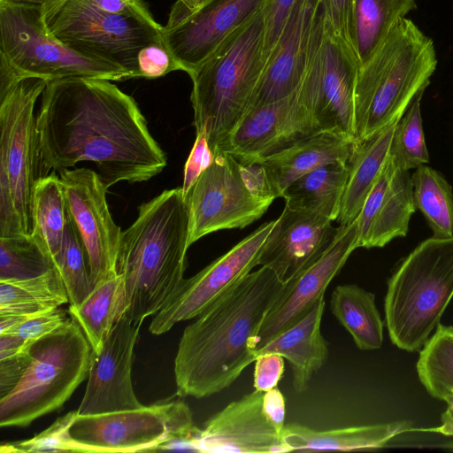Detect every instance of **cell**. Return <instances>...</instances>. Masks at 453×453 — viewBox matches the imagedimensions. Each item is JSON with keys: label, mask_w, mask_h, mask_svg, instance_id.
Returning a JSON list of instances; mask_svg holds the SVG:
<instances>
[{"label": "cell", "mask_w": 453, "mask_h": 453, "mask_svg": "<svg viewBox=\"0 0 453 453\" xmlns=\"http://www.w3.org/2000/svg\"><path fill=\"white\" fill-rule=\"evenodd\" d=\"M111 81L66 77L47 82L36 116L44 175L91 161L108 188L149 180L165 167L166 156L135 100Z\"/></svg>", "instance_id": "1"}, {"label": "cell", "mask_w": 453, "mask_h": 453, "mask_svg": "<svg viewBox=\"0 0 453 453\" xmlns=\"http://www.w3.org/2000/svg\"><path fill=\"white\" fill-rule=\"evenodd\" d=\"M284 284L273 270L260 266L186 326L174 359L180 397L219 393L255 362L249 342Z\"/></svg>", "instance_id": "2"}, {"label": "cell", "mask_w": 453, "mask_h": 453, "mask_svg": "<svg viewBox=\"0 0 453 453\" xmlns=\"http://www.w3.org/2000/svg\"><path fill=\"white\" fill-rule=\"evenodd\" d=\"M189 237L181 188L167 189L138 208L122 231L116 271L126 288V316L134 324L154 316L182 282Z\"/></svg>", "instance_id": "3"}, {"label": "cell", "mask_w": 453, "mask_h": 453, "mask_svg": "<svg viewBox=\"0 0 453 453\" xmlns=\"http://www.w3.org/2000/svg\"><path fill=\"white\" fill-rule=\"evenodd\" d=\"M265 8L235 28L189 75L194 127L214 152L247 112L265 66Z\"/></svg>", "instance_id": "4"}, {"label": "cell", "mask_w": 453, "mask_h": 453, "mask_svg": "<svg viewBox=\"0 0 453 453\" xmlns=\"http://www.w3.org/2000/svg\"><path fill=\"white\" fill-rule=\"evenodd\" d=\"M437 65L433 40L404 18L359 69L355 88V131L366 140L399 120L430 83Z\"/></svg>", "instance_id": "5"}, {"label": "cell", "mask_w": 453, "mask_h": 453, "mask_svg": "<svg viewBox=\"0 0 453 453\" xmlns=\"http://www.w3.org/2000/svg\"><path fill=\"white\" fill-rule=\"evenodd\" d=\"M453 297V236H431L402 259L388 280L384 311L390 340L420 350Z\"/></svg>", "instance_id": "6"}, {"label": "cell", "mask_w": 453, "mask_h": 453, "mask_svg": "<svg viewBox=\"0 0 453 453\" xmlns=\"http://www.w3.org/2000/svg\"><path fill=\"white\" fill-rule=\"evenodd\" d=\"M48 81L27 76L0 92V237L33 231L34 188L45 176L35 106Z\"/></svg>", "instance_id": "7"}, {"label": "cell", "mask_w": 453, "mask_h": 453, "mask_svg": "<svg viewBox=\"0 0 453 453\" xmlns=\"http://www.w3.org/2000/svg\"><path fill=\"white\" fill-rule=\"evenodd\" d=\"M17 386L0 399V426L24 427L60 408L88 376L92 347L78 321L35 341Z\"/></svg>", "instance_id": "8"}, {"label": "cell", "mask_w": 453, "mask_h": 453, "mask_svg": "<svg viewBox=\"0 0 453 453\" xmlns=\"http://www.w3.org/2000/svg\"><path fill=\"white\" fill-rule=\"evenodd\" d=\"M50 31L73 50L141 77L138 55L151 44H164L163 27L139 0L126 13L104 12L88 0H69L45 14Z\"/></svg>", "instance_id": "9"}, {"label": "cell", "mask_w": 453, "mask_h": 453, "mask_svg": "<svg viewBox=\"0 0 453 453\" xmlns=\"http://www.w3.org/2000/svg\"><path fill=\"white\" fill-rule=\"evenodd\" d=\"M0 56L23 77L111 81L134 78L125 69L88 58L65 45L50 31L40 5L12 0H0Z\"/></svg>", "instance_id": "10"}, {"label": "cell", "mask_w": 453, "mask_h": 453, "mask_svg": "<svg viewBox=\"0 0 453 453\" xmlns=\"http://www.w3.org/2000/svg\"><path fill=\"white\" fill-rule=\"evenodd\" d=\"M200 431L190 408L180 399L138 409L79 414L69 430L87 453L153 451L163 441L167 450H190Z\"/></svg>", "instance_id": "11"}, {"label": "cell", "mask_w": 453, "mask_h": 453, "mask_svg": "<svg viewBox=\"0 0 453 453\" xmlns=\"http://www.w3.org/2000/svg\"><path fill=\"white\" fill-rule=\"evenodd\" d=\"M361 64L328 23L321 1L314 17L309 60L296 90L322 130L356 137L355 88Z\"/></svg>", "instance_id": "12"}, {"label": "cell", "mask_w": 453, "mask_h": 453, "mask_svg": "<svg viewBox=\"0 0 453 453\" xmlns=\"http://www.w3.org/2000/svg\"><path fill=\"white\" fill-rule=\"evenodd\" d=\"M273 198L254 196L245 186L236 158L217 150L185 201L189 218L188 246L224 229H242L259 219Z\"/></svg>", "instance_id": "13"}, {"label": "cell", "mask_w": 453, "mask_h": 453, "mask_svg": "<svg viewBox=\"0 0 453 453\" xmlns=\"http://www.w3.org/2000/svg\"><path fill=\"white\" fill-rule=\"evenodd\" d=\"M276 219L262 224L199 273L183 279L163 308L151 319L150 332L159 335L175 324L196 318L234 288L258 265Z\"/></svg>", "instance_id": "14"}, {"label": "cell", "mask_w": 453, "mask_h": 453, "mask_svg": "<svg viewBox=\"0 0 453 453\" xmlns=\"http://www.w3.org/2000/svg\"><path fill=\"white\" fill-rule=\"evenodd\" d=\"M341 228L331 244L312 263L285 282L278 297L265 314L249 349L257 353L288 327L300 320L322 296L339 273L350 254L359 248L357 219Z\"/></svg>", "instance_id": "15"}, {"label": "cell", "mask_w": 453, "mask_h": 453, "mask_svg": "<svg viewBox=\"0 0 453 453\" xmlns=\"http://www.w3.org/2000/svg\"><path fill=\"white\" fill-rule=\"evenodd\" d=\"M59 173L67 208L83 243L93 286L117 273L116 262L121 229L111 215L107 188L89 168L64 169Z\"/></svg>", "instance_id": "16"}, {"label": "cell", "mask_w": 453, "mask_h": 453, "mask_svg": "<svg viewBox=\"0 0 453 453\" xmlns=\"http://www.w3.org/2000/svg\"><path fill=\"white\" fill-rule=\"evenodd\" d=\"M321 130L296 91L249 109L217 150L230 153L236 159L262 158Z\"/></svg>", "instance_id": "17"}, {"label": "cell", "mask_w": 453, "mask_h": 453, "mask_svg": "<svg viewBox=\"0 0 453 453\" xmlns=\"http://www.w3.org/2000/svg\"><path fill=\"white\" fill-rule=\"evenodd\" d=\"M142 324L122 316L104 339L92 350L86 391L78 408L80 415L138 409L131 379L134 350Z\"/></svg>", "instance_id": "18"}, {"label": "cell", "mask_w": 453, "mask_h": 453, "mask_svg": "<svg viewBox=\"0 0 453 453\" xmlns=\"http://www.w3.org/2000/svg\"><path fill=\"white\" fill-rule=\"evenodd\" d=\"M263 391L254 390L211 417L193 444L196 452H290L283 431L264 406Z\"/></svg>", "instance_id": "19"}, {"label": "cell", "mask_w": 453, "mask_h": 453, "mask_svg": "<svg viewBox=\"0 0 453 453\" xmlns=\"http://www.w3.org/2000/svg\"><path fill=\"white\" fill-rule=\"evenodd\" d=\"M268 0H210L171 29L163 42L181 71L190 74L239 26L265 8Z\"/></svg>", "instance_id": "20"}, {"label": "cell", "mask_w": 453, "mask_h": 453, "mask_svg": "<svg viewBox=\"0 0 453 453\" xmlns=\"http://www.w3.org/2000/svg\"><path fill=\"white\" fill-rule=\"evenodd\" d=\"M341 226L328 218L285 204L266 241L258 265L273 270L287 282L317 259L331 244Z\"/></svg>", "instance_id": "21"}, {"label": "cell", "mask_w": 453, "mask_h": 453, "mask_svg": "<svg viewBox=\"0 0 453 453\" xmlns=\"http://www.w3.org/2000/svg\"><path fill=\"white\" fill-rule=\"evenodd\" d=\"M319 2L295 0L249 109L282 99L297 90L309 60L313 21Z\"/></svg>", "instance_id": "22"}, {"label": "cell", "mask_w": 453, "mask_h": 453, "mask_svg": "<svg viewBox=\"0 0 453 453\" xmlns=\"http://www.w3.org/2000/svg\"><path fill=\"white\" fill-rule=\"evenodd\" d=\"M357 140L336 131L321 130L290 147L259 158L278 197L296 179L329 163H348Z\"/></svg>", "instance_id": "23"}, {"label": "cell", "mask_w": 453, "mask_h": 453, "mask_svg": "<svg viewBox=\"0 0 453 453\" xmlns=\"http://www.w3.org/2000/svg\"><path fill=\"white\" fill-rule=\"evenodd\" d=\"M324 308L322 296L300 320L257 353V356L276 353L286 358L290 365L293 387L297 393L307 389L312 375L321 368L329 354L327 342L320 330Z\"/></svg>", "instance_id": "24"}, {"label": "cell", "mask_w": 453, "mask_h": 453, "mask_svg": "<svg viewBox=\"0 0 453 453\" xmlns=\"http://www.w3.org/2000/svg\"><path fill=\"white\" fill-rule=\"evenodd\" d=\"M412 429L408 420L324 431L288 424L285 426L283 439L289 451H353L382 448L394 437Z\"/></svg>", "instance_id": "25"}, {"label": "cell", "mask_w": 453, "mask_h": 453, "mask_svg": "<svg viewBox=\"0 0 453 453\" xmlns=\"http://www.w3.org/2000/svg\"><path fill=\"white\" fill-rule=\"evenodd\" d=\"M398 121L388 125L373 136L357 142L348 162L349 175L337 219L340 225H349L357 219L365 198L389 155Z\"/></svg>", "instance_id": "26"}, {"label": "cell", "mask_w": 453, "mask_h": 453, "mask_svg": "<svg viewBox=\"0 0 453 453\" xmlns=\"http://www.w3.org/2000/svg\"><path fill=\"white\" fill-rule=\"evenodd\" d=\"M348 175V163L321 165L299 177L284 190L285 204L321 214L334 221L340 214Z\"/></svg>", "instance_id": "27"}, {"label": "cell", "mask_w": 453, "mask_h": 453, "mask_svg": "<svg viewBox=\"0 0 453 453\" xmlns=\"http://www.w3.org/2000/svg\"><path fill=\"white\" fill-rule=\"evenodd\" d=\"M126 288L121 274L104 278L79 305L68 311L82 328L93 351L99 350L115 323L125 314Z\"/></svg>", "instance_id": "28"}, {"label": "cell", "mask_w": 453, "mask_h": 453, "mask_svg": "<svg viewBox=\"0 0 453 453\" xmlns=\"http://www.w3.org/2000/svg\"><path fill=\"white\" fill-rule=\"evenodd\" d=\"M330 309L359 349L382 346L384 323L372 293L356 284L338 285L332 292Z\"/></svg>", "instance_id": "29"}, {"label": "cell", "mask_w": 453, "mask_h": 453, "mask_svg": "<svg viewBox=\"0 0 453 453\" xmlns=\"http://www.w3.org/2000/svg\"><path fill=\"white\" fill-rule=\"evenodd\" d=\"M414 9L416 0H353L351 43L361 65Z\"/></svg>", "instance_id": "30"}, {"label": "cell", "mask_w": 453, "mask_h": 453, "mask_svg": "<svg viewBox=\"0 0 453 453\" xmlns=\"http://www.w3.org/2000/svg\"><path fill=\"white\" fill-rule=\"evenodd\" d=\"M32 235L56 264L62 250L68 208L60 178L52 173L38 179L33 193Z\"/></svg>", "instance_id": "31"}, {"label": "cell", "mask_w": 453, "mask_h": 453, "mask_svg": "<svg viewBox=\"0 0 453 453\" xmlns=\"http://www.w3.org/2000/svg\"><path fill=\"white\" fill-rule=\"evenodd\" d=\"M69 303L56 268L30 279L0 280V314L31 316Z\"/></svg>", "instance_id": "32"}, {"label": "cell", "mask_w": 453, "mask_h": 453, "mask_svg": "<svg viewBox=\"0 0 453 453\" xmlns=\"http://www.w3.org/2000/svg\"><path fill=\"white\" fill-rule=\"evenodd\" d=\"M416 210L411 173L395 168L364 248H382L395 238L405 237Z\"/></svg>", "instance_id": "33"}, {"label": "cell", "mask_w": 453, "mask_h": 453, "mask_svg": "<svg viewBox=\"0 0 453 453\" xmlns=\"http://www.w3.org/2000/svg\"><path fill=\"white\" fill-rule=\"evenodd\" d=\"M416 209L423 214L434 237L453 236V189L444 176L422 165L411 175Z\"/></svg>", "instance_id": "34"}, {"label": "cell", "mask_w": 453, "mask_h": 453, "mask_svg": "<svg viewBox=\"0 0 453 453\" xmlns=\"http://www.w3.org/2000/svg\"><path fill=\"white\" fill-rule=\"evenodd\" d=\"M416 368L431 396L444 401L453 393V326L438 324L420 349Z\"/></svg>", "instance_id": "35"}, {"label": "cell", "mask_w": 453, "mask_h": 453, "mask_svg": "<svg viewBox=\"0 0 453 453\" xmlns=\"http://www.w3.org/2000/svg\"><path fill=\"white\" fill-rule=\"evenodd\" d=\"M53 268L52 258L32 234L0 237V280L35 278Z\"/></svg>", "instance_id": "36"}, {"label": "cell", "mask_w": 453, "mask_h": 453, "mask_svg": "<svg viewBox=\"0 0 453 453\" xmlns=\"http://www.w3.org/2000/svg\"><path fill=\"white\" fill-rule=\"evenodd\" d=\"M425 89L415 96L395 127L389 155L396 168L410 171L429 163L420 109Z\"/></svg>", "instance_id": "37"}, {"label": "cell", "mask_w": 453, "mask_h": 453, "mask_svg": "<svg viewBox=\"0 0 453 453\" xmlns=\"http://www.w3.org/2000/svg\"><path fill=\"white\" fill-rule=\"evenodd\" d=\"M55 267L66 288L69 303L81 304L94 286L90 279L87 254L69 211L61 253Z\"/></svg>", "instance_id": "38"}, {"label": "cell", "mask_w": 453, "mask_h": 453, "mask_svg": "<svg viewBox=\"0 0 453 453\" xmlns=\"http://www.w3.org/2000/svg\"><path fill=\"white\" fill-rule=\"evenodd\" d=\"M78 415V411H69L30 439L3 443L0 451L2 453L86 452L85 449L72 438L69 432Z\"/></svg>", "instance_id": "39"}, {"label": "cell", "mask_w": 453, "mask_h": 453, "mask_svg": "<svg viewBox=\"0 0 453 453\" xmlns=\"http://www.w3.org/2000/svg\"><path fill=\"white\" fill-rule=\"evenodd\" d=\"M72 318L68 311L59 306L28 316L19 326L4 334H16L27 344L31 345L40 338L68 324Z\"/></svg>", "instance_id": "40"}, {"label": "cell", "mask_w": 453, "mask_h": 453, "mask_svg": "<svg viewBox=\"0 0 453 453\" xmlns=\"http://www.w3.org/2000/svg\"><path fill=\"white\" fill-rule=\"evenodd\" d=\"M395 168L396 166L392 157L388 155L357 219L359 228V248H364Z\"/></svg>", "instance_id": "41"}, {"label": "cell", "mask_w": 453, "mask_h": 453, "mask_svg": "<svg viewBox=\"0 0 453 453\" xmlns=\"http://www.w3.org/2000/svg\"><path fill=\"white\" fill-rule=\"evenodd\" d=\"M213 159L214 154L209 145L205 131H196L195 142L184 165L183 183L180 187L184 198Z\"/></svg>", "instance_id": "42"}, {"label": "cell", "mask_w": 453, "mask_h": 453, "mask_svg": "<svg viewBox=\"0 0 453 453\" xmlns=\"http://www.w3.org/2000/svg\"><path fill=\"white\" fill-rule=\"evenodd\" d=\"M138 65L141 77L154 79L170 72L181 70L164 44H151L139 52Z\"/></svg>", "instance_id": "43"}, {"label": "cell", "mask_w": 453, "mask_h": 453, "mask_svg": "<svg viewBox=\"0 0 453 453\" xmlns=\"http://www.w3.org/2000/svg\"><path fill=\"white\" fill-rule=\"evenodd\" d=\"M295 0H268L265 7V64L273 50Z\"/></svg>", "instance_id": "44"}, {"label": "cell", "mask_w": 453, "mask_h": 453, "mask_svg": "<svg viewBox=\"0 0 453 453\" xmlns=\"http://www.w3.org/2000/svg\"><path fill=\"white\" fill-rule=\"evenodd\" d=\"M242 179L251 194L261 198H277L265 165L259 158L236 159Z\"/></svg>", "instance_id": "45"}, {"label": "cell", "mask_w": 453, "mask_h": 453, "mask_svg": "<svg viewBox=\"0 0 453 453\" xmlns=\"http://www.w3.org/2000/svg\"><path fill=\"white\" fill-rule=\"evenodd\" d=\"M30 346L0 357V399L17 386L27 369L31 362Z\"/></svg>", "instance_id": "46"}, {"label": "cell", "mask_w": 453, "mask_h": 453, "mask_svg": "<svg viewBox=\"0 0 453 453\" xmlns=\"http://www.w3.org/2000/svg\"><path fill=\"white\" fill-rule=\"evenodd\" d=\"M284 357L276 353H262L255 360L253 387L268 391L277 387L284 372Z\"/></svg>", "instance_id": "47"}, {"label": "cell", "mask_w": 453, "mask_h": 453, "mask_svg": "<svg viewBox=\"0 0 453 453\" xmlns=\"http://www.w3.org/2000/svg\"><path fill=\"white\" fill-rule=\"evenodd\" d=\"M333 30L351 43L353 0H320ZM353 48V46H352Z\"/></svg>", "instance_id": "48"}, {"label": "cell", "mask_w": 453, "mask_h": 453, "mask_svg": "<svg viewBox=\"0 0 453 453\" xmlns=\"http://www.w3.org/2000/svg\"><path fill=\"white\" fill-rule=\"evenodd\" d=\"M264 406L275 425L280 429L284 430L286 426L284 423L286 412L285 399L277 387L264 393Z\"/></svg>", "instance_id": "49"}, {"label": "cell", "mask_w": 453, "mask_h": 453, "mask_svg": "<svg viewBox=\"0 0 453 453\" xmlns=\"http://www.w3.org/2000/svg\"><path fill=\"white\" fill-rule=\"evenodd\" d=\"M210 0H177L169 13L165 29H171L191 16Z\"/></svg>", "instance_id": "50"}, {"label": "cell", "mask_w": 453, "mask_h": 453, "mask_svg": "<svg viewBox=\"0 0 453 453\" xmlns=\"http://www.w3.org/2000/svg\"><path fill=\"white\" fill-rule=\"evenodd\" d=\"M444 402L447 403V409L441 416V426L433 428H413L412 431L437 433L446 436H453V393ZM442 448L453 450V442L447 443Z\"/></svg>", "instance_id": "51"}, {"label": "cell", "mask_w": 453, "mask_h": 453, "mask_svg": "<svg viewBox=\"0 0 453 453\" xmlns=\"http://www.w3.org/2000/svg\"><path fill=\"white\" fill-rule=\"evenodd\" d=\"M97 8L112 13H126L134 8L139 0H88Z\"/></svg>", "instance_id": "52"}, {"label": "cell", "mask_w": 453, "mask_h": 453, "mask_svg": "<svg viewBox=\"0 0 453 453\" xmlns=\"http://www.w3.org/2000/svg\"><path fill=\"white\" fill-rule=\"evenodd\" d=\"M20 3L31 4L40 5L44 14L59 8L61 5L65 4L69 0H12Z\"/></svg>", "instance_id": "53"}, {"label": "cell", "mask_w": 453, "mask_h": 453, "mask_svg": "<svg viewBox=\"0 0 453 453\" xmlns=\"http://www.w3.org/2000/svg\"><path fill=\"white\" fill-rule=\"evenodd\" d=\"M124 1H131V0H124Z\"/></svg>", "instance_id": "54"}]
</instances>
